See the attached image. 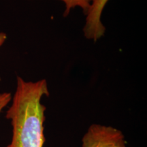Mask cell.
I'll return each instance as SVG.
<instances>
[{"instance_id":"obj_1","label":"cell","mask_w":147,"mask_h":147,"mask_svg":"<svg viewBox=\"0 0 147 147\" xmlns=\"http://www.w3.org/2000/svg\"><path fill=\"white\" fill-rule=\"evenodd\" d=\"M49 95L45 79L32 82L17 76L12 104L5 115L12 127V140L6 147H44L47 108L42 99Z\"/></svg>"},{"instance_id":"obj_2","label":"cell","mask_w":147,"mask_h":147,"mask_svg":"<svg viewBox=\"0 0 147 147\" xmlns=\"http://www.w3.org/2000/svg\"><path fill=\"white\" fill-rule=\"evenodd\" d=\"M82 147H127L123 132L112 126L92 124L82 139Z\"/></svg>"},{"instance_id":"obj_3","label":"cell","mask_w":147,"mask_h":147,"mask_svg":"<svg viewBox=\"0 0 147 147\" xmlns=\"http://www.w3.org/2000/svg\"><path fill=\"white\" fill-rule=\"evenodd\" d=\"M109 0H92L83 28L84 36L88 40L96 42L104 36L106 27L103 25L102 14Z\"/></svg>"},{"instance_id":"obj_4","label":"cell","mask_w":147,"mask_h":147,"mask_svg":"<svg viewBox=\"0 0 147 147\" xmlns=\"http://www.w3.org/2000/svg\"><path fill=\"white\" fill-rule=\"evenodd\" d=\"M65 3V9L64 12L63 16H67L70 12L71 9L80 7L83 11L84 15L87 13V11L89 10L92 0H61Z\"/></svg>"},{"instance_id":"obj_5","label":"cell","mask_w":147,"mask_h":147,"mask_svg":"<svg viewBox=\"0 0 147 147\" xmlns=\"http://www.w3.org/2000/svg\"><path fill=\"white\" fill-rule=\"evenodd\" d=\"M12 100V95L8 92L0 93V112Z\"/></svg>"},{"instance_id":"obj_6","label":"cell","mask_w":147,"mask_h":147,"mask_svg":"<svg viewBox=\"0 0 147 147\" xmlns=\"http://www.w3.org/2000/svg\"><path fill=\"white\" fill-rule=\"evenodd\" d=\"M7 39V36L5 33L0 32V47L3 45L5 40Z\"/></svg>"}]
</instances>
